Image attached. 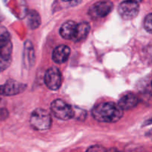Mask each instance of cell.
<instances>
[{
  "label": "cell",
  "mask_w": 152,
  "mask_h": 152,
  "mask_svg": "<svg viewBox=\"0 0 152 152\" xmlns=\"http://www.w3.org/2000/svg\"><path fill=\"white\" fill-rule=\"evenodd\" d=\"M92 115L96 121L112 123L119 121L122 118L123 111L114 102H104L92 108Z\"/></svg>",
  "instance_id": "cell-1"
},
{
  "label": "cell",
  "mask_w": 152,
  "mask_h": 152,
  "mask_svg": "<svg viewBox=\"0 0 152 152\" xmlns=\"http://www.w3.org/2000/svg\"><path fill=\"white\" fill-rule=\"evenodd\" d=\"M30 123L34 129L37 131H46L52 126V117L46 110L37 108L31 114Z\"/></svg>",
  "instance_id": "cell-2"
},
{
  "label": "cell",
  "mask_w": 152,
  "mask_h": 152,
  "mask_svg": "<svg viewBox=\"0 0 152 152\" xmlns=\"http://www.w3.org/2000/svg\"><path fill=\"white\" fill-rule=\"evenodd\" d=\"M51 110L55 117L61 120H68L75 117V111L62 99H55L51 104Z\"/></svg>",
  "instance_id": "cell-3"
},
{
  "label": "cell",
  "mask_w": 152,
  "mask_h": 152,
  "mask_svg": "<svg viewBox=\"0 0 152 152\" xmlns=\"http://www.w3.org/2000/svg\"><path fill=\"white\" fill-rule=\"evenodd\" d=\"M113 9V4L110 1H99L94 3L88 10V14L92 19L104 18Z\"/></svg>",
  "instance_id": "cell-4"
},
{
  "label": "cell",
  "mask_w": 152,
  "mask_h": 152,
  "mask_svg": "<svg viewBox=\"0 0 152 152\" xmlns=\"http://www.w3.org/2000/svg\"><path fill=\"white\" fill-rule=\"evenodd\" d=\"M139 4L135 1H125L120 3L118 7V13L125 20H130L138 15Z\"/></svg>",
  "instance_id": "cell-5"
},
{
  "label": "cell",
  "mask_w": 152,
  "mask_h": 152,
  "mask_svg": "<svg viewBox=\"0 0 152 152\" xmlns=\"http://www.w3.org/2000/svg\"><path fill=\"white\" fill-rule=\"evenodd\" d=\"M45 83L50 90L56 91L62 84V75L56 67H51L46 71L44 77Z\"/></svg>",
  "instance_id": "cell-6"
},
{
  "label": "cell",
  "mask_w": 152,
  "mask_h": 152,
  "mask_svg": "<svg viewBox=\"0 0 152 152\" xmlns=\"http://www.w3.org/2000/svg\"><path fill=\"white\" fill-rule=\"evenodd\" d=\"M26 88V85L19 83L15 80H10L4 85L0 86V95L13 96L22 93Z\"/></svg>",
  "instance_id": "cell-7"
},
{
  "label": "cell",
  "mask_w": 152,
  "mask_h": 152,
  "mask_svg": "<svg viewBox=\"0 0 152 152\" xmlns=\"http://www.w3.org/2000/svg\"><path fill=\"white\" fill-rule=\"evenodd\" d=\"M23 64L27 69H30L35 63V53L32 43L30 41L25 42L23 50Z\"/></svg>",
  "instance_id": "cell-8"
},
{
  "label": "cell",
  "mask_w": 152,
  "mask_h": 152,
  "mask_svg": "<svg viewBox=\"0 0 152 152\" xmlns=\"http://www.w3.org/2000/svg\"><path fill=\"white\" fill-rule=\"evenodd\" d=\"M70 55V48L67 45H61L55 48L52 53V59L58 64H62L69 59Z\"/></svg>",
  "instance_id": "cell-9"
},
{
  "label": "cell",
  "mask_w": 152,
  "mask_h": 152,
  "mask_svg": "<svg viewBox=\"0 0 152 152\" xmlns=\"http://www.w3.org/2000/svg\"><path fill=\"white\" fill-rule=\"evenodd\" d=\"M139 103V99L134 94H128L120 98L118 102V105L122 111L132 109L135 108Z\"/></svg>",
  "instance_id": "cell-10"
},
{
  "label": "cell",
  "mask_w": 152,
  "mask_h": 152,
  "mask_svg": "<svg viewBox=\"0 0 152 152\" xmlns=\"http://www.w3.org/2000/svg\"><path fill=\"white\" fill-rule=\"evenodd\" d=\"M77 25L74 21L69 20L64 22L60 28V34L66 39H73L75 34Z\"/></svg>",
  "instance_id": "cell-11"
},
{
  "label": "cell",
  "mask_w": 152,
  "mask_h": 152,
  "mask_svg": "<svg viewBox=\"0 0 152 152\" xmlns=\"http://www.w3.org/2000/svg\"><path fill=\"white\" fill-rule=\"evenodd\" d=\"M89 30H90V25L88 22H83L77 24L75 34V37L72 40L75 42H78L83 40L87 37Z\"/></svg>",
  "instance_id": "cell-12"
},
{
  "label": "cell",
  "mask_w": 152,
  "mask_h": 152,
  "mask_svg": "<svg viewBox=\"0 0 152 152\" xmlns=\"http://www.w3.org/2000/svg\"><path fill=\"white\" fill-rule=\"evenodd\" d=\"M27 23L30 29H36L38 28L41 23V19L39 13L36 10H31L28 13L27 16Z\"/></svg>",
  "instance_id": "cell-13"
},
{
  "label": "cell",
  "mask_w": 152,
  "mask_h": 152,
  "mask_svg": "<svg viewBox=\"0 0 152 152\" xmlns=\"http://www.w3.org/2000/svg\"><path fill=\"white\" fill-rule=\"evenodd\" d=\"M10 43H11L10 34L7 31L1 33L0 34V52L5 48Z\"/></svg>",
  "instance_id": "cell-14"
},
{
  "label": "cell",
  "mask_w": 152,
  "mask_h": 152,
  "mask_svg": "<svg viewBox=\"0 0 152 152\" xmlns=\"http://www.w3.org/2000/svg\"><path fill=\"white\" fill-rule=\"evenodd\" d=\"M144 27L147 32L152 34V13L148 14L145 18Z\"/></svg>",
  "instance_id": "cell-15"
},
{
  "label": "cell",
  "mask_w": 152,
  "mask_h": 152,
  "mask_svg": "<svg viewBox=\"0 0 152 152\" xmlns=\"http://www.w3.org/2000/svg\"><path fill=\"white\" fill-rule=\"evenodd\" d=\"M86 152H106L105 148L101 145H95L89 147Z\"/></svg>",
  "instance_id": "cell-16"
},
{
  "label": "cell",
  "mask_w": 152,
  "mask_h": 152,
  "mask_svg": "<svg viewBox=\"0 0 152 152\" xmlns=\"http://www.w3.org/2000/svg\"><path fill=\"white\" fill-rule=\"evenodd\" d=\"M8 116V111L5 108H0V120H5Z\"/></svg>",
  "instance_id": "cell-17"
},
{
  "label": "cell",
  "mask_w": 152,
  "mask_h": 152,
  "mask_svg": "<svg viewBox=\"0 0 152 152\" xmlns=\"http://www.w3.org/2000/svg\"><path fill=\"white\" fill-rule=\"evenodd\" d=\"M106 152H122V151H121L120 150L117 149V148H110V149H108L107 151H106Z\"/></svg>",
  "instance_id": "cell-18"
},
{
  "label": "cell",
  "mask_w": 152,
  "mask_h": 152,
  "mask_svg": "<svg viewBox=\"0 0 152 152\" xmlns=\"http://www.w3.org/2000/svg\"><path fill=\"white\" fill-rule=\"evenodd\" d=\"M150 124H152V117L145 123V126H148V125H150Z\"/></svg>",
  "instance_id": "cell-19"
},
{
  "label": "cell",
  "mask_w": 152,
  "mask_h": 152,
  "mask_svg": "<svg viewBox=\"0 0 152 152\" xmlns=\"http://www.w3.org/2000/svg\"><path fill=\"white\" fill-rule=\"evenodd\" d=\"M4 19V16H3V14L1 13V10H0V22H1V21Z\"/></svg>",
  "instance_id": "cell-20"
},
{
  "label": "cell",
  "mask_w": 152,
  "mask_h": 152,
  "mask_svg": "<svg viewBox=\"0 0 152 152\" xmlns=\"http://www.w3.org/2000/svg\"><path fill=\"white\" fill-rule=\"evenodd\" d=\"M151 86H152V83H151Z\"/></svg>",
  "instance_id": "cell-21"
}]
</instances>
